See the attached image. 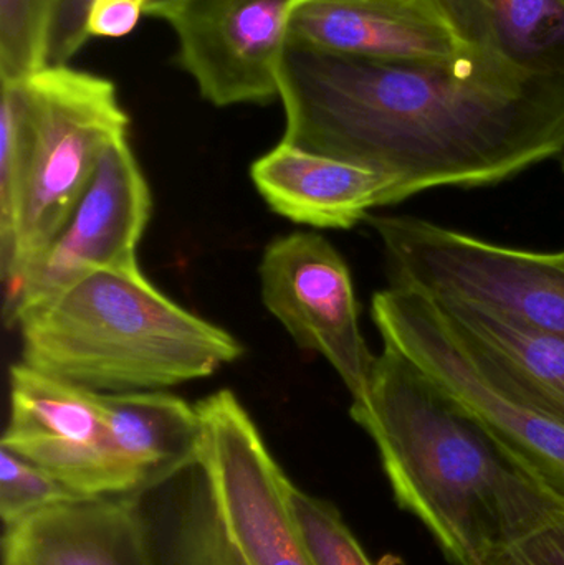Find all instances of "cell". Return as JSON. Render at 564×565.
<instances>
[{
    "label": "cell",
    "instance_id": "obj_17",
    "mask_svg": "<svg viewBox=\"0 0 564 565\" xmlns=\"http://www.w3.org/2000/svg\"><path fill=\"white\" fill-rule=\"evenodd\" d=\"M479 52L542 76H564V0H440Z\"/></svg>",
    "mask_w": 564,
    "mask_h": 565
},
{
    "label": "cell",
    "instance_id": "obj_25",
    "mask_svg": "<svg viewBox=\"0 0 564 565\" xmlns=\"http://www.w3.org/2000/svg\"><path fill=\"white\" fill-rule=\"evenodd\" d=\"M159 2H166V0H151L149 3H159Z\"/></svg>",
    "mask_w": 564,
    "mask_h": 565
},
{
    "label": "cell",
    "instance_id": "obj_7",
    "mask_svg": "<svg viewBox=\"0 0 564 565\" xmlns=\"http://www.w3.org/2000/svg\"><path fill=\"white\" fill-rule=\"evenodd\" d=\"M202 471L219 526L242 565H313L291 510L294 483L234 392L195 404Z\"/></svg>",
    "mask_w": 564,
    "mask_h": 565
},
{
    "label": "cell",
    "instance_id": "obj_18",
    "mask_svg": "<svg viewBox=\"0 0 564 565\" xmlns=\"http://www.w3.org/2000/svg\"><path fill=\"white\" fill-rule=\"evenodd\" d=\"M290 503L313 565H374L333 504L304 493L295 484Z\"/></svg>",
    "mask_w": 564,
    "mask_h": 565
},
{
    "label": "cell",
    "instance_id": "obj_6",
    "mask_svg": "<svg viewBox=\"0 0 564 565\" xmlns=\"http://www.w3.org/2000/svg\"><path fill=\"white\" fill-rule=\"evenodd\" d=\"M383 345L394 349L459 402L564 503V424L503 391L477 361L436 299L391 296L376 316Z\"/></svg>",
    "mask_w": 564,
    "mask_h": 565
},
{
    "label": "cell",
    "instance_id": "obj_14",
    "mask_svg": "<svg viewBox=\"0 0 564 565\" xmlns=\"http://www.w3.org/2000/svg\"><path fill=\"white\" fill-rule=\"evenodd\" d=\"M3 565H159L131 498L82 497L3 531Z\"/></svg>",
    "mask_w": 564,
    "mask_h": 565
},
{
    "label": "cell",
    "instance_id": "obj_15",
    "mask_svg": "<svg viewBox=\"0 0 564 565\" xmlns=\"http://www.w3.org/2000/svg\"><path fill=\"white\" fill-rule=\"evenodd\" d=\"M436 301L503 391L564 424L563 339L533 331L489 309Z\"/></svg>",
    "mask_w": 564,
    "mask_h": 565
},
{
    "label": "cell",
    "instance_id": "obj_22",
    "mask_svg": "<svg viewBox=\"0 0 564 565\" xmlns=\"http://www.w3.org/2000/svg\"><path fill=\"white\" fill-rule=\"evenodd\" d=\"M151 0H95L89 15L92 39H123L138 25Z\"/></svg>",
    "mask_w": 564,
    "mask_h": 565
},
{
    "label": "cell",
    "instance_id": "obj_9",
    "mask_svg": "<svg viewBox=\"0 0 564 565\" xmlns=\"http://www.w3.org/2000/svg\"><path fill=\"white\" fill-rule=\"evenodd\" d=\"M295 0H166L146 15L164 20L175 63L217 108L264 106L278 98V68Z\"/></svg>",
    "mask_w": 564,
    "mask_h": 565
},
{
    "label": "cell",
    "instance_id": "obj_1",
    "mask_svg": "<svg viewBox=\"0 0 564 565\" xmlns=\"http://www.w3.org/2000/svg\"><path fill=\"white\" fill-rule=\"evenodd\" d=\"M281 141L393 175L407 201L489 188L560 158L564 76L479 52L454 65L386 63L287 42Z\"/></svg>",
    "mask_w": 564,
    "mask_h": 565
},
{
    "label": "cell",
    "instance_id": "obj_24",
    "mask_svg": "<svg viewBox=\"0 0 564 565\" xmlns=\"http://www.w3.org/2000/svg\"><path fill=\"white\" fill-rule=\"evenodd\" d=\"M560 161H562V169L564 172V148H563L562 154H560Z\"/></svg>",
    "mask_w": 564,
    "mask_h": 565
},
{
    "label": "cell",
    "instance_id": "obj_2",
    "mask_svg": "<svg viewBox=\"0 0 564 565\" xmlns=\"http://www.w3.org/2000/svg\"><path fill=\"white\" fill-rule=\"evenodd\" d=\"M350 415L376 445L397 504L454 565H487L564 513L482 422L387 345Z\"/></svg>",
    "mask_w": 564,
    "mask_h": 565
},
{
    "label": "cell",
    "instance_id": "obj_13",
    "mask_svg": "<svg viewBox=\"0 0 564 565\" xmlns=\"http://www.w3.org/2000/svg\"><path fill=\"white\" fill-rule=\"evenodd\" d=\"M251 178L275 214L313 228L350 231L374 209L400 204L393 175L284 141L252 164Z\"/></svg>",
    "mask_w": 564,
    "mask_h": 565
},
{
    "label": "cell",
    "instance_id": "obj_16",
    "mask_svg": "<svg viewBox=\"0 0 564 565\" xmlns=\"http://www.w3.org/2000/svg\"><path fill=\"white\" fill-rule=\"evenodd\" d=\"M102 395L113 438L135 475L138 494L199 465L204 430L195 405L166 391Z\"/></svg>",
    "mask_w": 564,
    "mask_h": 565
},
{
    "label": "cell",
    "instance_id": "obj_19",
    "mask_svg": "<svg viewBox=\"0 0 564 565\" xmlns=\"http://www.w3.org/2000/svg\"><path fill=\"white\" fill-rule=\"evenodd\" d=\"M75 498L82 497L70 491L42 468L0 447V516L3 531L19 526L40 511Z\"/></svg>",
    "mask_w": 564,
    "mask_h": 565
},
{
    "label": "cell",
    "instance_id": "obj_12",
    "mask_svg": "<svg viewBox=\"0 0 564 565\" xmlns=\"http://www.w3.org/2000/svg\"><path fill=\"white\" fill-rule=\"evenodd\" d=\"M351 58L454 65L479 53L440 0H295L288 40Z\"/></svg>",
    "mask_w": 564,
    "mask_h": 565
},
{
    "label": "cell",
    "instance_id": "obj_4",
    "mask_svg": "<svg viewBox=\"0 0 564 565\" xmlns=\"http://www.w3.org/2000/svg\"><path fill=\"white\" fill-rule=\"evenodd\" d=\"M115 83L45 66L2 86L0 169L19 189V217L0 260L6 289L42 257L72 217L109 146L128 138Z\"/></svg>",
    "mask_w": 564,
    "mask_h": 565
},
{
    "label": "cell",
    "instance_id": "obj_21",
    "mask_svg": "<svg viewBox=\"0 0 564 565\" xmlns=\"http://www.w3.org/2000/svg\"><path fill=\"white\" fill-rule=\"evenodd\" d=\"M487 565H564V513L507 547Z\"/></svg>",
    "mask_w": 564,
    "mask_h": 565
},
{
    "label": "cell",
    "instance_id": "obj_20",
    "mask_svg": "<svg viewBox=\"0 0 564 565\" xmlns=\"http://www.w3.org/2000/svg\"><path fill=\"white\" fill-rule=\"evenodd\" d=\"M95 0H55L46 39V66L68 65L85 46Z\"/></svg>",
    "mask_w": 564,
    "mask_h": 565
},
{
    "label": "cell",
    "instance_id": "obj_3",
    "mask_svg": "<svg viewBox=\"0 0 564 565\" xmlns=\"http://www.w3.org/2000/svg\"><path fill=\"white\" fill-rule=\"evenodd\" d=\"M15 328L23 364L96 394L164 391L244 354L231 332L172 301L139 265L86 275Z\"/></svg>",
    "mask_w": 564,
    "mask_h": 565
},
{
    "label": "cell",
    "instance_id": "obj_10",
    "mask_svg": "<svg viewBox=\"0 0 564 565\" xmlns=\"http://www.w3.org/2000/svg\"><path fill=\"white\" fill-rule=\"evenodd\" d=\"M152 198L128 138L109 146L92 184L65 227L22 278L6 289L3 319L17 326L86 275L138 265V245L151 218Z\"/></svg>",
    "mask_w": 564,
    "mask_h": 565
},
{
    "label": "cell",
    "instance_id": "obj_5",
    "mask_svg": "<svg viewBox=\"0 0 564 565\" xmlns=\"http://www.w3.org/2000/svg\"><path fill=\"white\" fill-rule=\"evenodd\" d=\"M390 286L466 302L564 341V250L496 244L413 215H370Z\"/></svg>",
    "mask_w": 564,
    "mask_h": 565
},
{
    "label": "cell",
    "instance_id": "obj_8",
    "mask_svg": "<svg viewBox=\"0 0 564 565\" xmlns=\"http://www.w3.org/2000/svg\"><path fill=\"white\" fill-rule=\"evenodd\" d=\"M0 447L78 497L138 494L135 475L113 438L103 395L23 362L10 367V417Z\"/></svg>",
    "mask_w": 564,
    "mask_h": 565
},
{
    "label": "cell",
    "instance_id": "obj_23",
    "mask_svg": "<svg viewBox=\"0 0 564 565\" xmlns=\"http://www.w3.org/2000/svg\"><path fill=\"white\" fill-rule=\"evenodd\" d=\"M209 565H241V563H238V561L235 559V557L224 556L221 557V559H215L214 563Z\"/></svg>",
    "mask_w": 564,
    "mask_h": 565
},
{
    "label": "cell",
    "instance_id": "obj_11",
    "mask_svg": "<svg viewBox=\"0 0 564 565\" xmlns=\"http://www.w3.org/2000/svg\"><path fill=\"white\" fill-rule=\"evenodd\" d=\"M258 275L265 308L295 342L327 359L351 401L363 395L376 354L361 331L343 255L317 232H295L267 245Z\"/></svg>",
    "mask_w": 564,
    "mask_h": 565
}]
</instances>
